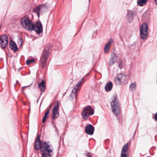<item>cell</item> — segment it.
Instances as JSON below:
<instances>
[{"instance_id": "cell-1", "label": "cell", "mask_w": 157, "mask_h": 157, "mask_svg": "<svg viewBox=\"0 0 157 157\" xmlns=\"http://www.w3.org/2000/svg\"><path fill=\"white\" fill-rule=\"evenodd\" d=\"M111 105L113 113L117 116H119L120 113V106L117 96L113 97L111 101Z\"/></svg>"}, {"instance_id": "cell-2", "label": "cell", "mask_w": 157, "mask_h": 157, "mask_svg": "<svg viewBox=\"0 0 157 157\" xmlns=\"http://www.w3.org/2000/svg\"><path fill=\"white\" fill-rule=\"evenodd\" d=\"M52 150L50 146L47 143H43L42 149V157H51Z\"/></svg>"}, {"instance_id": "cell-3", "label": "cell", "mask_w": 157, "mask_h": 157, "mask_svg": "<svg viewBox=\"0 0 157 157\" xmlns=\"http://www.w3.org/2000/svg\"><path fill=\"white\" fill-rule=\"evenodd\" d=\"M21 23L23 27L27 30H32L34 29V25L31 21L27 17H23L22 18Z\"/></svg>"}, {"instance_id": "cell-4", "label": "cell", "mask_w": 157, "mask_h": 157, "mask_svg": "<svg viewBox=\"0 0 157 157\" xmlns=\"http://www.w3.org/2000/svg\"><path fill=\"white\" fill-rule=\"evenodd\" d=\"M94 114V109L91 106L86 107L83 109L82 115L84 119H87L89 117L93 115Z\"/></svg>"}, {"instance_id": "cell-5", "label": "cell", "mask_w": 157, "mask_h": 157, "mask_svg": "<svg viewBox=\"0 0 157 157\" xmlns=\"http://www.w3.org/2000/svg\"><path fill=\"white\" fill-rule=\"evenodd\" d=\"M127 76L124 74L118 75L115 78L114 81L118 85H122L126 83L127 80Z\"/></svg>"}, {"instance_id": "cell-6", "label": "cell", "mask_w": 157, "mask_h": 157, "mask_svg": "<svg viewBox=\"0 0 157 157\" xmlns=\"http://www.w3.org/2000/svg\"><path fill=\"white\" fill-rule=\"evenodd\" d=\"M148 33V26L146 23H144L140 28L141 36L143 39H145Z\"/></svg>"}, {"instance_id": "cell-7", "label": "cell", "mask_w": 157, "mask_h": 157, "mask_svg": "<svg viewBox=\"0 0 157 157\" xmlns=\"http://www.w3.org/2000/svg\"><path fill=\"white\" fill-rule=\"evenodd\" d=\"M8 43L7 36L4 34L0 37V46L2 48H5Z\"/></svg>"}, {"instance_id": "cell-8", "label": "cell", "mask_w": 157, "mask_h": 157, "mask_svg": "<svg viewBox=\"0 0 157 157\" xmlns=\"http://www.w3.org/2000/svg\"><path fill=\"white\" fill-rule=\"evenodd\" d=\"M48 50L46 49H46H45V51H44L43 55L42 56L41 59V63H40L41 66L43 68L46 66L47 59L48 56Z\"/></svg>"}, {"instance_id": "cell-9", "label": "cell", "mask_w": 157, "mask_h": 157, "mask_svg": "<svg viewBox=\"0 0 157 157\" xmlns=\"http://www.w3.org/2000/svg\"><path fill=\"white\" fill-rule=\"evenodd\" d=\"M121 157H129V143L126 144L123 147Z\"/></svg>"}, {"instance_id": "cell-10", "label": "cell", "mask_w": 157, "mask_h": 157, "mask_svg": "<svg viewBox=\"0 0 157 157\" xmlns=\"http://www.w3.org/2000/svg\"><path fill=\"white\" fill-rule=\"evenodd\" d=\"M53 119H57L59 116V103H57L54 107L52 112Z\"/></svg>"}, {"instance_id": "cell-11", "label": "cell", "mask_w": 157, "mask_h": 157, "mask_svg": "<svg viewBox=\"0 0 157 157\" xmlns=\"http://www.w3.org/2000/svg\"><path fill=\"white\" fill-rule=\"evenodd\" d=\"M34 30L38 34L41 33L42 31V26L40 22H38L34 25Z\"/></svg>"}, {"instance_id": "cell-12", "label": "cell", "mask_w": 157, "mask_h": 157, "mask_svg": "<svg viewBox=\"0 0 157 157\" xmlns=\"http://www.w3.org/2000/svg\"><path fill=\"white\" fill-rule=\"evenodd\" d=\"M85 131L87 134L92 135L94 132V127L92 125H89L86 126Z\"/></svg>"}, {"instance_id": "cell-13", "label": "cell", "mask_w": 157, "mask_h": 157, "mask_svg": "<svg viewBox=\"0 0 157 157\" xmlns=\"http://www.w3.org/2000/svg\"><path fill=\"white\" fill-rule=\"evenodd\" d=\"M41 143L40 140V137L39 136H38L36 139V140L35 141V145L34 148L36 150H39L41 148Z\"/></svg>"}, {"instance_id": "cell-14", "label": "cell", "mask_w": 157, "mask_h": 157, "mask_svg": "<svg viewBox=\"0 0 157 157\" xmlns=\"http://www.w3.org/2000/svg\"><path fill=\"white\" fill-rule=\"evenodd\" d=\"M112 42H113V40L110 39V40H109L108 43L106 44V46L105 47V48H104V51H105V53H107L109 51L110 48V46H111Z\"/></svg>"}, {"instance_id": "cell-15", "label": "cell", "mask_w": 157, "mask_h": 157, "mask_svg": "<svg viewBox=\"0 0 157 157\" xmlns=\"http://www.w3.org/2000/svg\"><path fill=\"white\" fill-rule=\"evenodd\" d=\"M10 47L11 48L12 50H13L14 51H17V46L16 45V43H15L14 41L12 40H11L10 43Z\"/></svg>"}, {"instance_id": "cell-16", "label": "cell", "mask_w": 157, "mask_h": 157, "mask_svg": "<svg viewBox=\"0 0 157 157\" xmlns=\"http://www.w3.org/2000/svg\"><path fill=\"white\" fill-rule=\"evenodd\" d=\"M133 12L131 11H128L127 12V17L128 18V19L129 22H131L133 19Z\"/></svg>"}, {"instance_id": "cell-17", "label": "cell", "mask_w": 157, "mask_h": 157, "mask_svg": "<svg viewBox=\"0 0 157 157\" xmlns=\"http://www.w3.org/2000/svg\"><path fill=\"white\" fill-rule=\"evenodd\" d=\"M112 88H113V84L111 82L109 81L106 84L105 88L106 91H109L111 90Z\"/></svg>"}, {"instance_id": "cell-18", "label": "cell", "mask_w": 157, "mask_h": 157, "mask_svg": "<svg viewBox=\"0 0 157 157\" xmlns=\"http://www.w3.org/2000/svg\"><path fill=\"white\" fill-rule=\"evenodd\" d=\"M116 56L114 54H113L111 55V58L110 59V62H109V63L110 65H112L113 64V63L116 61Z\"/></svg>"}, {"instance_id": "cell-19", "label": "cell", "mask_w": 157, "mask_h": 157, "mask_svg": "<svg viewBox=\"0 0 157 157\" xmlns=\"http://www.w3.org/2000/svg\"><path fill=\"white\" fill-rule=\"evenodd\" d=\"M46 83H45V82L44 81L41 82L40 84V85H39V87H40V90L41 91L43 92V91H45V88H46Z\"/></svg>"}, {"instance_id": "cell-20", "label": "cell", "mask_w": 157, "mask_h": 157, "mask_svg": "<svg viewBox=\"0 0 157 157\" xmlns=\"http://www.w3.org/2000/svg\"><path fill=\"white\" fill-rule=\"evenodd\" d=\"M148 0H139L138 4L140 6H144L148 2Z\"/></svg>"}, {"instance_id": "cell-21", "label": "cell", "mask_w": 157, "mask_h": 157, "mask_svg": "<svg viewBox=\"0 0 157 157\" xmlns=\"http://www.w3.org/2000/svg\"><path fill=\"white\" fill-rule=\"evenodd\" d=\"M136 86H137V85H136V83H132L130 86V89H131V90L132 91H135V89L136 88Z\"/></svg>"}, {"instance_id": "cell-22", "label": "cell", "mask_w": 157, "mask_h": 157, "mask_svg": "<svg viewBox=\"0 0 157 157\" xmlns=\"http://www.w3.org/2000/svg\"><path fill=\"white\" fill-rule=\"evenodd\" d=\"M49 111L47 112L46 113L45 115V116H44V117H43V122H45V121H46V118H47V114H48Z\"/></svg>"}, {"instance_id": "cell-23", "label": "cell", "mask_w": 157, "mask_h": 157, "mask_svg": "<svg viewBox=\"0 0 157 157\" xmlns=\"http://www.w3.org/2000/svg\"><path fill=\"white\" fill-rule=\"evenodd\" d=\"M34 62V59L28 60V61L27 62V64H29L30 63H33V62Z\"/></svg>"}, {"instance_id": "cell-24", "label": "cell", "mask_w": 157, "mask_h": 157, "mask_svg": "<svg viewBox=\"0 0 157 157\" xmlns=\"http://www.w3.org/2000/svg\"><path fill=\"white\" fill-rule=\"evenodd\" d=\"M154 118H155V119L157 121V113L156 114H155V116H154Z\"/></svg>"}, {"instance_id": "cell-25", "label": "cell", "mask_w": 157, "mask_h": 157, "mask_svg": "<svg viewBox=\"0 0 157 157\" xmlns=\"http://www.w3.org/2000/svg\"><path fill=\"white\" fill-rule=\"evenodd\" d=\"M87 157H92V156H91V154H89V155L87 156Z\"/></svg>"}, {"instance_id": "cell-26", "label": "cell", "mask_w": 157, "mask_h": 157, "mask_svg": "<svg viewBox=\"0 0 157 157\" xmlns=\"http://www.w3.org/2000/svg\"><path fill=\"white\" fill-rule=\"evenodd\" d=\"M155 3L156 4L157 6V0H155Z\"/></svg>"}]
</instances>
